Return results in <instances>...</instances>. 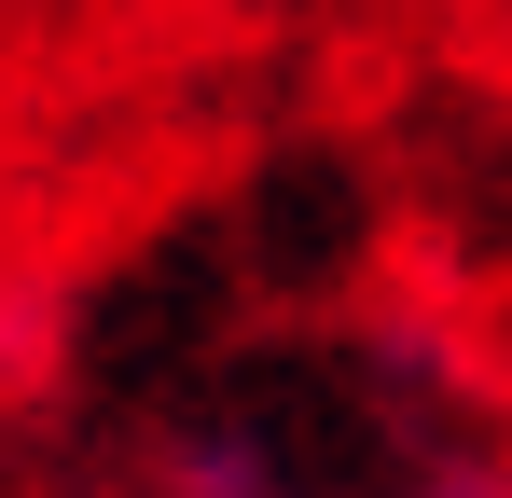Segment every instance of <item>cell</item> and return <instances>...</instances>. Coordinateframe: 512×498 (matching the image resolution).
Segmentation results:
<instances>
[]
</instances>
